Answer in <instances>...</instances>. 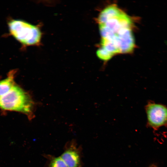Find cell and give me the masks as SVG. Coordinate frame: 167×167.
Here are the masks:
<instances>
[{
    "label": "cell",
    "instance_id": "6da1fadb",
    "mask_svg": "<svg viewBox=\"0 0 167 167\" xmlns=\"http://www.w3.org/2000/svg\"><path fill=\"white\" fill-rule=\"evenodd\" d=\"M101 37L97 57L104 61L115 55L131 52L135 46L131 19L114 5L105 8L98 18Z\"/></svg>",
    "mask_w": 167,
    "mask_h": 167
},
{
    "label": "cell",
    "instance_id": "7a4b0ae2",
    "mask_svg": "<svg viewBox=\"0 0 167 167\" xmlns=\"http://www.w3.org/2000/svg\"><path fill=\"white\" fill-rule=\"evenodd\" d=\"M34 107L30 95L16 84L7 93L0 96V109L24 114L30 120L33 117Z\"/></svg>",
    "mask_w": 167,
    "mask_h": 167
},
{
    "label": "cell",
    "instance_id": "3957f363",
    "mask_svg": "<svg viewBox=\"0 0 167 167\" xmlns=\"http://www.w3.org/2000/svg\"><path fill=\"white\" fill-rule=\"evenodd\" d=\"M10 34L22 45H39L41 33L39 27L20 19H12L8 23Z\"/></svg>",
    "mask_w": 167,
    "mask_h": 167
},
{
    "label": "cell",
    "instance_id": "277c9868",
    "mask_svg": "<svg viewBox=\"0 0 167 167\" xmlns=\"http://www.w3.org/2000/svg\"><path fill=\"white\" fill-rule=\"evenodd\" d=\"M145 109L148 125L157 129L167 124V107L160 104L149 102Z\"/></svg>",
    "mask_w": 167,
    "mask_h": 167
},
{
    "label": "cell",
    "instance_id": "5b68a950",
    "mask_svg": "<svg viewBox=\"0 0 167 167\" xmlns=\"http://www.w3.org/2000/svg\"><path fill=\"white\" fill-rule=\"evenodd\" d=\"M81 149L80 147L77 146L76 141L72 140L66 144L60 156L68 167H83Z\"/></svg>",
    "mask_w": 167,
    "mask_h": 167
},
{
    "label": "cell",
    "instance_id": "8992f818",
    "mask_svg": "<svg viewBox=\"0 0 167 167\" xmlns=\"http://www.w3.org/2000/svg\"><path fill=\"white\" fill-rule=\"evenodd\" d=\"M16 72L15 70H12L5 79L0 80V96L7 93L16 85L15 79Z\"/></svg>",
    "mask_w": 167,
    "mask_h": 167
},
{
    "label": "cell",
    "instance_id": "52a82bcc",
    "mask_svg": "<svg viewBox=\"0 0 167 167\" xmlns=\"http://www.w3.org/2000/svg\"><path fill=\"white\" fill-rule=\"evenodd\" d=\"M45 156L48 160L46 167H68L60 156L56 157L50 155Z\"/></svg>",
    "mask_w": 167,
    "mask_h": 167
},
{
    "label": "cell",
    "instance_id": "ba28073f",
    "mask_svg": "<svg viewBox=\"0 0 167 167\" xmlns=\"http://www.w3.org/2000/svg\"><path fill=\"white\" fill-rule=\"evenodd\" d=\"M148 167H157V166L154 164H152L150 165Z\"/></svg>",
    "mask_w": 167,
    "mask_h": 167
}]
</instances>
